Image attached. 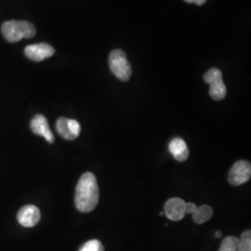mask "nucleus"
I'll return each mask as SVG.
<instances>
[{"instance_id":"obj_13","label":"nucleus","mask_w":251,"mask_h":251,"mask_svg":"<svg viewBox=\"0 0 251 251\" xmlns=\"http://www.w3.org/2000/svg\"><path fill=\"white\" fill-rule=\"evenodd\" d=\"M239 238L235 236H227L221 245L219 251H237Z\"/></svg>"},{"instance_id":"obj_18","label":"nucleus","mask_w":251,"mask_h":251,"mask_svg":"<svg viewBox=\"0 0 251 251\" xmlns=\"http://www.w3.org/2000/svg\"><path fill=\"white\" fill-rule=\"evenodd\" d=\"M222 235H223V233H222V232H220V231H218V232H216L215 233V236L217 238L222 237Z\"/></svg>"},{"instance_id":"obj_4","label":"nucleus","mask_w":251,"mask_h":251,"mask_svg":"<svg viewBox=\"0 0 251 251\" xmlns=\"http://www.w3.org/2000/svg\"><path fill=\"white\" fill-rule=\"evenodd\" d=\"M204 80L209 84V95L215 100L225 99L226 96V87L223 79V73L218 68L209 69L204 75Z\"/></svg>"},{"instance_id":"obj_1","label":"nucleus","mask_w":251,"mask_h":251,"mask_svg":"<svg viewBox=\"0 0 251 251\" xmlns=\"http://www.w3.org/2000/svg\"><path fill=\"white\" fill-rule=\"evenodd\" d=\"M99 186L95 175L86 172L81 176L75 188V203L76 208L84 213L92 211L99 202Z\"/></svg>"},{"instance_id":"obj_5","label":"nucleus","mask_w":251,"mask_h":251,"mask_svg":"<svg viewBox=\"0 0 251 251\" xmlns=\"http://www.w3.org/2000/svg\"><path fill=\"white\" fill-rule=\"evenodd\" d=\"M251 177V163L247 160H240L234 163L231 168L228 180L233 186H239L249 181Z\"/></svg>"},{"instance_id":"obj_8","label":"nucleus","mask_w":251,"mask_h":251,"mask_svg":"<svg viewBox=\"0 0 251 251\" xmlns=\"http://www.w3.org/2000/svg\"><path fill=\"white\" fill-rule=\"evenodd\" d=\"M25 52L28 59L35 62H41L53 56L55 50L48 43H39L27 46Z\"/></svg>"},{"instance_id":"obj_6","label":"nucleus","mask_w":251,"mask_h":251,"mask_svg":"<svg viewBox=\"0 0 251 251\" xmlns=\"http://www.w3.org/2000/svg\"><path fill=\"white\" fill-rule=\"evenodd\" d=\"M58 133L67 141H74L80 134V124L75 120L65 117H60L56 123Z\"/></svg>"},{"instance_id":"obj_17","label":"nucleus","mask_w":251,"mask_h":251,"mask_svg":"<svg viewBox=\"0 0 251 251\" xmlns=\"http://www.w3.org/2000/svg\"><path fill=\"white\" fill-rule=\"evenodd\" d=\"M184 1H186V2H188V3H194V4L198 5V6L204 5L206 2V0H184Z\"/></svg>"},{"instance_id":"obj_2","label":"nucleus","mask_w":251,"mask_h":251,"mask_svg":"<svg viewBox=\"0 0 251 251\" xmlns=\"http://www.w3.org/2000/svg\"><path fill=\"white\" fill-rule=\"evenodd\" d=\"M1 31L9 42H18L23 38H31L36 35V27L26 21H8L5 22Z\"/></svg>"},{"instance_id":"obj_16","label":"nucleus","mask_w":251,"mask_h":251,"mask_svg":"<svg viewBox=\"0 0 251 251\" xmlns=\"http://www.w3.org/2000/svg\"><path fill=\"white\" fill-rule=\"evenodd\" d=\"M197 205L194 203H185V213L186 214H193L195 212V210L197 209Z\"/></svg>"},{"instance_id":"obj_11","label":"nucleus","mask_w":251,"mask_h":251,"mask_svg":"<svg viewBox=\"0 0 251 251\" xmlns=\"http://www.w3.org/2000/svg\"><path fill=\"white\" fill-rule=\"evenodd\" d=\"M169 149L173 157L177 161L183 162L188 159V146L182 139L175 138L171 140V143L169 144Z\"/></svg>"},{"instance_id":"obj_12","label":"nucleus","mask_w":251,"mask_h":251,"mask_svg":"<svg viewBox=\"0 0 251 251\" xmlns=\"http://www.w3.org/2000/svg\"><path fill=\"white\" fill-rule=\"evenodd\" d=\"M212 215L213 209L211 208V206L204 205L197 207V209L193 213V220L198 225H203L207 221H209Z\"/></svg>"},{"instance_id":"obj_9","label":"nucleus","mask_w":251,"mask_h":251,"mask_svg":"<svg viewBox=\"0 0 251 251\" xmlns=\"http://www.w3.org/2000/svg\"><path fill=\"white\" fill-rule=\"evenodd\" d=\"M40 217V210L37 206L28 205L19 210L17 219L19 224L24 227H34L39 223Z\"/></svg>"},{"instance_id":"obj_10","label":"nucleus","mask_w":251,"mask_h":251,"mask_svg":"<svg viewBox=\"0 0 251 251\" xmlns=\"http://www.w3.org/2000/svg\"><path fill=\"white\" fill-rule=\"evenodd\" d=\"M30 126L32 131L36 135L42 136L46 139V141L50 144H53L54 135L50 130L49 122L44 116L36 115L31 120Z\"/></svg>"},{"instance_id":"obj_15","label":"nucleus","mask_w":251,"mask_h":251,"mask_svg":"<svg viewBox=\"0 0 251 251\" xmlns=\"http://www.w3.org/2000/svg\"><path fill=\"white\" fill-rule=\"evenodd\" d=\"M79 251H104V248L99 240L92 239L85 243Z\"/></svg>"},{"instance_id":"obj_3","label":"nucleus","mask_w":251,"mask_h":251,"mask_svg":"<svg viewBox=\"0 0 251 251\" xmlns=\"http://www.w3.org/2000/svg\"><path fill=\"white\" fill-rule=\"evenodd\" d=\"M109 66L112 73L119 80H128L131 76L132 70L130 63L127 61L126 55L121 50H115L109 55Z\"/></svg>"},{"instance_id":"obj_14","label":"nucleus","mask_w":251,"mask_h":251,"mask_svg":"<svg viewBox=\"0 0 251 251\" xmlns=\"http://www.w3.org/2000/svg\"><path fill=\"white\" fill-rule=\"evenodd\" d=\"M237 251H251V232L250 230L242 233L238 243Z\"/></svg>"},{"instance_id":"obj_7","label":"nucleus","mask_w":251,"mask_h":251,"mask_svg":"<svg viewBox=\"0 0 251 251\" xmlns=\"http://www.w3.org/2000/svg\"><path fill=\"white\" fill-rule=\"evenodd\" d=\"M185 201L180 198L169 199L164 206V214L173 222H179L185 216Z\"/></svg>"}]
</instances>
